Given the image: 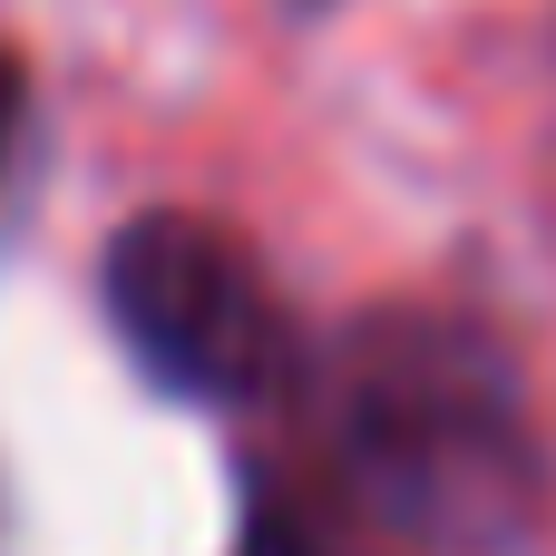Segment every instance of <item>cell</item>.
<instances>
[{
  "label": "cell",
  "instance_id": "277c9868",
  "mask_svg": "<svg viewBox=\"0 0 556 556\" xmlns=\"http://www.w3.org/2000/svg\"><path fill=\"white\" fill-rule=\"evenodd\" d=\"M10 137H20V59H0V156H10Z\"/></svg>",
  "mask_w": 556,
  "mask_h": 556
},
{
  "label": "cell",
  "instance_id": "3957f363",
  "mask_svg": "<svg viewBox=\"0 0 556 556\" xmlns=\"http://www.w3.org/2000/svg\"><path fill=\"white\" fill-rule=\"evenodd\" d=\"M235 556H313V547H303V528H293L283 508H254L244 538H235Z\"/></svg>",
  "mask_w": 556,
  "mask_h": 556
},
{
  "label": "cell",
  "instance_id": "7a4b0ae2",
  "mask_svg": "<svg viewBox=\"0 0 556 556\" xmlns=\"http://www.w3.org/2000/svg\"><path fill=\"white\" fill-rule=\"evenodd\" d=\"M127 362L195 410H264L293 391L303 342L244 235L215 215H127L98 264Z\"/></svg>",
  "mask_w": 556,
  "mask_h": 556
},
{
  "label": "cell",
  "instance_id": "6da1fadb",
  "mask_svg": "<svg viewBox=\"0 0 556 556\" xmlns=\"http://www.w3.org/2000/svg\"><path fill=\"white\" fill-rule=\"evenodd\" d=\"M352 498L430 556H508L547 518V450L518 362L430 303H381L342 332L323 381Z\"/></svg>",
  "mask_w": 556,
  "mask_h": 556
}]
</instances>
